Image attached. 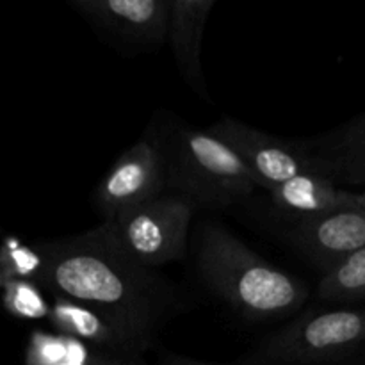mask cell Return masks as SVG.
<instances>
[{
    "mask_svg": "<svg viewBox=\"0 0 365 365\" xmlns=\"http://www.w3.org/2000/svg\"><path fill=\"white\" fill-rule=\"evenodd\" d=\"M36 284L102 314L134 339L143 351L180 305L166 277L135 262L109 223L56 241H38Z\"/></svg>",
    "mask_w": 365,
    "mask_h": 365,
    "instance_id": "6da1fadb",
    "label": "cell"
},
{
    "mask_svg": "<svg viewBox=\"0 0 365 365\" xmlns=\"http://www.w3.org/2000/svg\"><path fill=\"white\" fill-rule=\"evenodd\" d=\"M196 269L210 292L250 321L284 319L309 299V287L235 237L220 223H203Z\"/></svg>",
    "mask_w": 365,
    "mask_h": 365,
    "instance_id": "7a4b0ae2",
    "label": "cell"
},
{
    "mask_svg": "<svg viewBox=\"0 0 365 365\" xmlns=\"http://www.w3.org/2000/svg\"><path fill=\"white\" fill-rule=\"evenodd\" d=\"M160 145L166 192L184 196L196 209H225L259 189L237 153L207 128L182 123Z\"/></svg>",
    "mask_w": 365,
    "mask_h": 365,
    "instance_id": "3957f363",
    "label": "cell"
},
{
    "mask_svg": "<svg viewBox=\"0 0 365 365\" xmlns=\"http://www.w3.org/2000/svg\"><path fill=\"white\" fill-rule=\"evenodd\" d=\"M365 351V309L305 312L262 339L252 365H321Z\"/></svg>",
    "mask_w": 365,
    "mask_h": 365,
    "instance_id": "277c9868",
    "label": "cell"
},
{
    "mask_svg": "<svg viewBox=\"0 0 365 365\" xmlns=\"http://www.w3.org/2000/svg\"><path fill=\"white\" fill-rule=\"evenodd\" d=\"M195 210L196 207L184 196L163 192L120 212L109 221V227L118 245L135 262L155 269L185 257Z\"/></svg>",
    "mask_w": 365,
    "mask_h": 365,
    "instance_id": "5b68a950",
    "label": "cell"
},
{
    "mask_svg": "<svg viewBox=\"0 0 365 365\" xmlns=\"http://www.w3.org/2000/svg\"><path fill=\"white\" fill-rule=\"evenodd\" d=\"M207 130L237 153L257 185L267 192L302 173H319L331 178L328 160L314 152V145L309 143L280 139L234 118H221Z\"/></svg>",
    "mask_w": 365,
    "mask_h": 365,
    "instance_id": "8992f818",
    "label": "cell"
},
{
    "mask_svg": "<svg viewBox=\"0 0 365 365\" xmlns=\"http://www.w3.org/2000/svg\"><path fill=\"white\" fill-rule=\"evenodd\" d=\"M166 192L160 138L145 135L121 153L95 191V205L106 223L123 210Z\"/></svg>",
    "mask_w": 365,
    "mask_h": 365,
    "instance_id": "52a82bcc",
    "label": "cell"
},
{
    "mask_svg": "<svg viewBox=\"0 0 365 365\" xmlns=\"http://www.w3.org/2000/svg\"><path fill=\"white\" fill-rule=\"evenodd\" d=\"M71 7L123 50L152 52L166 43L168 0H71Z\"/></svg>",
    "mask_w": 365,
    "mask_h": 365,
    "instance_id": "ba28073f",
    "label": "cell"
},
{
    "mask_svg": "<svg viewBox=\"0 0 365 365\" xmlns=\"http://www.w3.org/2000/svg\"><path fill=\"white\" fill-rule=\"evenodd\" d=\"M285 237L307 260L327 273L365 246V210L360 203L294 221Z\"/></svg>",
    "mask_w": 365,
    "mask_h": 365,
    "instance_id": "9c48e42d",
    "label": "cell"
},
{
    "mask_svg": "<svg viewBox=\"0 0 365 365\" xmlns=\"http://www.w3.org/2000/svg\"><path fill=\"white\" fill-rule=\"evenodd\" d=\"M216 0H168L166 43L182 78L209 100L202 68V41Z\"/></svg>",
    "mask_w": 365,
    "mask_h": 365,
    "instance_id": "30bf717a",
    "label": "cell"
},
{
    "mask_svg": "<svg viewBox=\"0 0 365 365\" xmlns=\"http://www.w3.org/2000/svg\"><path fill=\"white\" fill-rule=\"evenodd\" d=\"M48 319L56 327L57 334L75 339L98 351L121 356H141L145 353L118 324L91 307L73 299L56 296L53 307L48 310Z\"/></svg>",
    "mask_w": 365,
    "mask_h": 365,
    "instance_id": "8fae6325",
    "label": "cell"
},
{
    "mask_svg": "<svg viewBox=\"0 0 365 365\" xmlns=\"http://www.w3.org/2000/svg\"><path fill=\"white\" fill-rule=\"evenodd\" d=\"M273 205L294 221L309 220L344 207L360 205L362 198L351 191L339 187L327 175L302 173L271 189Z\"/></svg>",
    "mask_w": 365,
    "mask_h": 365,
    "instance_id": "7c38bea8",
    "label": "cell"
},
{
    "mask_svg": "<svg viewBox=\"0 0 365 365\" xmlns=\"http://www.w3.org/2000/svg\"><path fill=\"white\" fill-rule=\"evenodd\" d=\"M25 365H145L141 356L98 351L61 334L36 331L25 351Z\"/></svg>",
    "mask_w": 365,
    "mask_h": 365,
    "instance_id": "4fadbf2b",
    "label": "cell"
},
{
    "mask_svg": "<svg viewBox=\"0 0 365 365\" xmlns=\"http://www.w3.org/2000/svg\"><path fill=\"white\" fill-rule=\"evenodd\" d=\"M317 153L328 160L331 178L365 185V120L359 118L328 143L317 145Z\"/></svg>",
    "mask_w": 365,
    "mask_h": 365,
    "instance_id": "5bb4252c",
    "label": "cell"
},
{
    "mask_svg": "<svg viewBox=\"0 0 365 365\" xmlns=\"http://www.w3.org/2000/svg\"><path fill=\"white\" fill-rule=\"evenodd\" d=\"M317 296L324 302L355 303L365 299V246L323 274Z\"/></svg>",
    "mask_w": 365,
    "mask_h": 365,
    "instance_id": "9a60e30c",
    "label": "cell"
},
{
    "mask_svg": "<svg viewBox=\"0 0 365 365\" xmlns=\"http://www.w3.org/2000/svg\"><path fill=\"white\" fill-rule=\"evenodd\" d=\"M39 271V255L34 245H25L7 237L0 245V287L11 280H29L36 284Z\"/></svg>",
    "mask_w": 365,
    "mask_h": 365,
    "instance_id": "2e32d148",
    "label": "cell"
},
{
    "mask_svg": "<svg viewBox=\"0 0 365 365\" xmlns=\"http://www.w3.org/2000/svg\"><path fill=\"white\" fill-rule=\"evenodd\" d=\"M4 309L20 319L48 317V305L39 292V285L29 280H11L0 287Z\"/></svg>",
    "mask_w": 365,
    "mask_h": 365,
    "instance_id": "e0dca14e",
    "label": "cell"
},
{
    "mask_svg": "<svg viewBox=\"0 0 365 365\" xmlns=\"http://www.w3.org/2000/svg\"><path fill=\"white\" fill-rule=\"evenodd\" d=\"M160 365H214V364H205V362H198V360L192 359H185V356H178V355H170L164 356L163 364Z\"/></svg>",
    "mask_w": 365,
    "mask_h": 365,
    "instance_id": "ac0fdd59",
    "label": "cell"
},
{
    "mask_svg": "<svg viewBox=\"0 0 365 365\" xmlns=\"http://www.w3.org/2000/svg\"><path fill=\"white\" fill-rule=\"evenodd\" d=\"M360 198H362V207H364V210H365V191L362 192V195H360Z\"/></svg>",
    "mask_w": 365,
    "mask_h": 365,
    "instance_id": "d6986e66",
    "label": "cell"
},
{
    "mask_svg": "<svg viewBox=\"0 0 365 365\" xmlns=\"http://www.w3.org/2000/svg\"><path fill=\"white\" fill-rule=\"evenodd\" d=\"M362 118H364V120H365V114H364V116H362Z\"/></svg>",
    "mask_w": 365,
    "mask_h": 365,
    "instance_id": "ffe728a7",
    "label": "cell"
},
{
    "mask_svg": "<svg viewBox=\"0 0 365 365\" xmlns=\"http://www.w3.org/2000/svg\"><path fill=\"white\" fill-rule=\"evenodd\" d=\"M362 365H365V364H362Z\"/></svg>",
    "mask_w": 365,
    "mask_h": 365,
    "instance_id": "44dd1931",
    "label": "cell"
}]
</instances>
